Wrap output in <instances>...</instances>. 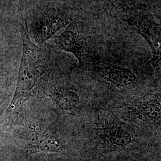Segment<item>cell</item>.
Here are the masks:
<instances>
[{
  "label": "cell",
  "instance_id": "6da1fadb",
  "mask_svg": "<svg viewBox=\"0 0 161 161\" xmlns=\"http://www.w3.org/2000/svg\"><path fill=\"white\" fill-rule=\"evenodd\" d=\"M22 19L20 29L23 41V54L16 90L10 105L12 108L28 99L32 95L35 86L41 74L42 51L29 37L27 17L22 16Z\"/></svg>",
  "mask_w": 161,
  "mask_h": 161
},
{
  "label": "cell",
  "instance_id": "7a4b0ae2",
  "mask_svg": "<svg viewBox=\"0 0 161 161\" xmlns=\"http://www.w3.org/2000/svg\"><path fill=\"white\" fill-rule=\"evenodd\" d=\"M130 26L140 35L148 44L152 52V64L160 68L161 65V25L148 12L131 8L124 16Z\"/></svg>",
  "mask_w": 161,
  "mask_h": 161
},
{
  "label": "cell",
  "instance_id": "3957f363",
  "mask_svg": "<svg viewBox=\"0 0 161 161\" xmlns=\"http://www.w3.org/2000/svg\"><path fill=\"white\" fill-rule=\"evenodd\" d=\"M37 13L33 26L36 40L41 43L72 22L68 10L62 7L46 6Z\"/></svg>",
  "mask_w": 161,
  "mask_h": 161
},
{
  "label": "cell",
  "instance_id": "277c9868",
  "mask_svg": "<svg viewBox=\"0 0 161 161\" xmlns=\"http://www.w3.org/2000/svg\"><path fill=\"white\" fill-rule=\"evenodd\" d=\"M56 42L60 50L72 53L78 59L80 67L84 66L88 51V42L76 23L73 22L70 23L57 36Z\"/></svg>",
  "mask_w": 161,
  "mask_h": 161
},
{
  "label": "cell",
  "instance_id": "5b68a950",
  "mask_svg": "<svg viewBox=\"0 0 161 161\" xmlns=\"http://www.w3.org/2000/svg\"><path fill=\"white\" fill-rule=\"evenodd\" d=\"M96 67L105 80L117 87L125 88L132 86L138 81L136 72L129 66L100 61L96 64Z\"/></svg>",
  "mask_w": 161,
  "mask_h": 161
},
{
  "label": "cell",
  "instance_id": "8992f818",
  "mask_svg": "<svg viewBox=\"0 0 161 161\" xmlns=\"http://www.w3.org/2000/svg\"><path fill=\"white\" fill-rule=\"evenodd\" d=\"M28 134V152L30 154L38 152L64 153L67 150L59 138L40 128H31Z\"/></svg>",
  "mask_w": 161,
  "mask_h": 161
},
{
  "label": "cell",
  "instance_id": "52a82bcc",
  "mask_svg": "<svg viewBox=\"0 0 161 161\" xmlns=\"http://www.w3.org/2000/svg\"><path fill=\"white\" fill-rule=\"evenodd\" d=\"M128 114L139 121L161 124V97L150 96L127 106Z\"/></svg>",
  "mask_w": 161,
  "mask_h": 161
},
{
  "label": "cell",
  "instance_id": "ba28073f",
  "mask_svg": "<svg viewBox=\"0 0 161 161\" xmlns=\"http://www.w3.org/2000/svg\"><path fill=\"white\" fill-rule=\"evenodd\" d=\"M96 134L107 144L125 147L132 142V137L121 125L105 120L96 128Z\"/></svg>",
  "mask_w": 161,
  "mask_h": 161
},
{
  "label": "cell",
  "instance_id": "9c48e42d",
  "mask_svg": "<svg viewBox=\"0 0 161 161\" xmlns=\"http://www.w3.org/2000/svg\"><path fill=\"white\" fill-rule=\"evenodd\" d=\"M51 98L58 109L67 113L75 109L80 102L79 95L68 88L54 89Z\"/></svg>",
  "mask_w": 161,
  "mask_h": 161
},
{
  "label": "cell",
  "instance_id": "30bf717a",
  "mask_svg": "<svg viewBox=\"0 0 161 161\" xmlns=\"http://www.w3.org/2000/svg\"><path fill=\"white\" fill-rule=\"evenodd\" d=\"M105 5L112 8L120 9L122 12H127L131 7H130V0H98Z\"/></svg>",
  "mask_w": 161,
  "mask_h": 161
},
{
  "label": "cell",
  "instance_id": "8fae6325",
  "mask_svg": "<svg viewBox=\"0 0 161 161\" xmlns=\"http://www.w3.org/2000/svg\"><path fill=\"white\" fill-rule=\"evenodd\" d=\"M41 0H19L23 15L27 16V12L34 8Z\"/></svg>",
  "mask_w": 161,
  "mask_h": 161
}]
</instances>
